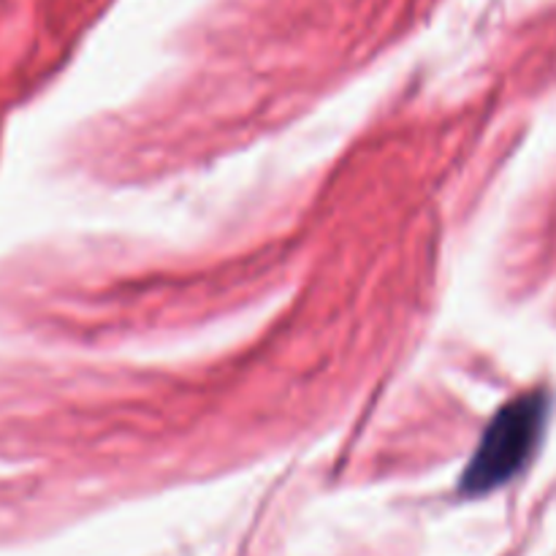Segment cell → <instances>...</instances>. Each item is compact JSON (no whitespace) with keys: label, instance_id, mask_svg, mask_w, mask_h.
I'll use <instances>...</instances> for the list:
<instances>
[{"label":"cell","instance_id":"6da1fadb","mask_svg":"<svg viewBox=\"0 0 556 556\" xmlns=\"http://www.w3.org/2000/svg\"><path fill=\"white\" fill-rule=\"evenodd\" d=\"M548 418L546 391L516 396L489 424L470 467L462 478V492L470 497L492 492L525 470L543 438Z\"/></svg>","mask_w":556,"mask_h":556}]
</instances>
